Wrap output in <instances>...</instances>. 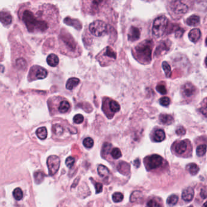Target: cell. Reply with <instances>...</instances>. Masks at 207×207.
Returning a JSON list of instances; mask_svg holds the SVG:
<instances>
[{
    "mask_svg": "<svg viewBox=\"0 0 207 207\" xmlns=\"http://www.w3.org/2000/svg\"><path fill=\"white\" fill-rule=\"evenodd\" d=\"M179 197L176 194H172L170 195L167 201V203L169 206H174L178 202Z\"/></svg>",
    "mask_w": 207,
    "mask_h": 207,
    "instance_id": "cell-29",
    "label": "cell"
},
{
    "mask_svg": "<svg viewBox=\"0 0 207 207\" xmlns=\"http://www.w3.org/2000/svg\"><path fill=\"white\" fill-rule=\"evenodd\" d=\"M16 64H17V66L20 69L25 68L26 67V65H27L26 60H24L23 58H20V59H18V60H17Z\"/></svg>",
    "mask_w": 207,
    "mask_h": 207,
    "instance_id": "cell-41",
    "label": "cell"
},
{
    "mask_svg": "<svg viewBox=\"0 0 207 207\" xmlns=\"http://www.w3.org/2000/svg\"><path fill=\"white\" fill-rule=\"evenodd\" d=\"M195 92V88L191 83H185L182 88V92L183 96L190 97L193 96Z\"/></svg>",
    "mask_w": 207,
    "mask_h": 207,
    "instance_id": "cell-11",
    "label": "cell"
},
{
    "mask_svg": "<svg viewBox=\"0 0 207 207\" xmlns=\"http://www.w3.org/2000/svg\"><path fill=\"white\" fill-rule=\"evenodd\" d=\"M75 159L72 157H68L66 160V165L69 168H71L75 163Z\"/></svg>",
    "mask_w": 207,
    "mask_h": 207,
    "instance_id": "cell-43",
    "label": "cell"
},
{
    "mask_svg": "<svg viewBox=\"0 0 207 207\" xmlns=\"http://www.w3.org/2000/svg\"><path fill=\"white\" fill-rule=\"evenodd\" d=\"M159 103L163 106H168L170 104L171 100L169 97H163L159 100Z\"/></svg>",
    "mask_w": 207,
    "mask_h": 207,
    "instance_id": "cell-38",
    "label": "cell"
},
{
    "mask_svg": "<svg viewBox=\"0 0 207 207\" xmlns=\"http://www.w3.org/2000/svg\"><path fill=\"white\" fill-rule=\"evenodd\" d=\"M35 181L37 184L41 183L45 178V174L41 171H37L34 174Z\"/></svg>",
    "mask_w": 207,
    "mask_h": 207,
    "instance_id": "cell-33",
    "label": "cell"
},
{
    "mask_svg": "<svg viewBox=\"0 0 207 207\" xmlns=\"http://www.w3.org/2000/svg\"><path fill=\"white\" fill-rule=\"evenodd\" d=\"M13 195H14V198L17 201L21 200L23 197V193L22 190L19 188H15L13 191Z\"/></svg>",
    "mask_w": 207,
    "mask_h": 207,
    "instance_id": "cell-31",
    "label": "cell"
},
{
    "mask_svg": "<svg viewBox=\"0 0 207 207\" xmlns=\"http://www.w3.org/2000/svg\"><path fill=\"white\" fill-rule=\"evenodd\" d=\"M95 187V190H96V193H100L103 191V185L100 183L99 182H95L94 183Z\"/></svg>",
    "mask_w": 207,
    "mask_h": 207,
    "instance_id": "cell-46",
    "label": "cell"
},
{
    "mask_svg": "<svg viewBox=\"0 0 207 207\" xmlns=\"http://www.w3.org/2000/svg\"><path fill=\"white\" fill-rule=\"evenodd\" d=\"M19 18L30 33H46L57 26L58 12L55 6L43 4L38 8L24 7L19 10Z\"/></svg>",
    "mask_w": 207,
    "mask_h": 207,
    "instance_id": "cell-1",
    "label": "cell"
},
{
    "mask_svg": "<svg viewBox=\"0 0 207 207\" xmlns=\"http://www.w3.org/2000/svg\"><path fill=\"white\" fill-rule=\"evenodd\" d=\"M168 23V18L164 15L160 16L156 18L152 28V33L153 36L156 38L162 37L167 30Z\"/></svg>",
    "mask_w": 207,
    "mask_h": 207,
    "instance_id": "cell-3",
    "label": "cell"
},
{
    "mask_svg": "<svg viewBox=\"0 0 207 207\" xmlns=\"http://www.w3.org/2000/svg\"><path fill=\"white\" fill-rule=\"evenodd\" d=\"M61 41L64 47H66L71 52H75L77 49V44L69 34H62L61 35Z\"/></svg>",
    "mask_w": 207,
    "mask_h": 207,
    "instance_id": "cell-9",
    "label": "cell"
},
{
    "mask_svg": "<svg viewBox=\"0 0 207 207\" xmlns=\"http://www.w3.org/2000/svg\"><path fill=\"white\" fill-rule=\"evenodd\" d=\"M64 21L66 24L69 26H72L78 30L82 29V27L81 23L77 19H74L71 18L70 17H67L64 19Z\"/></svg>",
    "mask_w": 207,
    "mask_h": 207,
    "instance_id": "cell-19",
    "label": "cell"
},
{
    "mask_svg": "<svg viewBox=\"0 0 207 207\" xmlns=\"http://www.w3.org/2000/svg\"><path fill=\"white\" fill-rule=\"evenodd\" d=\"M31 77L35 80L44 79L48 76V71L46 69L38 66H34L31 68L30 73Z\"/></svg>",
    "mask_w": 207,
    "mask_h": 207,
    "instance_id": "cell-8",
    "label": "cell"
},
{
    "mask_svg": "<svg viewBox=\"0 0 207 207\" xmlns=\"http://www.w3.org/2000/svg\"><path fill=\"white\" fill-rule=\"evenodd\" d=\"M47 63L51 67H56L59 63V58L56 54L51 53L47 58Z\"/></svg>",
    "mask_w": 207,
    "mask_h": 207,
    "instance_id": "cell-20",
    "label": "cell"
},
{
    "mask_svg": "<svg viewBox=\"0 0 207 207\" xmlns=\"http://www.w3.org/2000/svg\"><path fill=\"white\" fill-rule=\"evenodd\" d=\"M156 90L158 92L162 95H165L167 92V90L165 88V86L163 84H159L156 87Z\"/></svg>",
    "mask_w": 207,
    "mask_h": 207,
    "instance_id": "cell-42",
    "label": "cell"
},
{
    "mask_svg": "<svg viewBox=\"0 0 207 207\" xmlns=\"http://www.w3.org/2000/svg\"><path fill=\"white\" fill-rule=\"evenodd\" d=\"M36 134L37 137L41 140H45L48 136V131L45 127H41L38 128Z\"/></svg>",
    "mask_w": 207,
    "mask_h": 207,
    "instance_id": "cell-26",
    "label": "cell"
},
{
    "mask_svg": "<svg viewBox=\"0 0 207 207\" xmlns=\"http://www.w3.org/2000/svg\"><path fill=\"white\" fill-rule=\"evenodd\" d=\"M70 108V104L66 100H63L61 102L58 107V111L60 113H67Z\"/></svg>",
    "mask_w": 207,
    "mask_h": 207,
    "instance_id": "cell-25",
    "label": "cell"
},
{
    "mask_svg": "<svg viewBox=\"0 0 207 207\" xmlns=\"http://www.w3.org/2000/svg\"><path fill=\"white\" fill-rule=\"evenodd\" d=\"M140 37V31L138 27L131 26L129 29L128 38L130 41H135L138 40Z\"/></svg>",
    "mask_w": 207,
    "mask_h": 207,
    "instance_id": "cell-14",
    "label": "cell"
},
{
    "mask_svg": "<svg viewBox=\"0 0 207 207\" xmlns=\"http://www.w3.org/2000/svg\"><path fill=\"white\" fill-rule=\"evenodd\" d=\"M83 144L86 148H91L94 145V140L91 137H87L84 139Z\"/></svg>",
    "mask_w": 207,
    "mask_h": 207,
    "instance_id": "cell-36",
    "label": "cell"
},
{
    "mask_svg": "<svg viewBox=\"0 0 207 207\" xmlns=\"http://www.w3.org/2000/svg\"><path fill=\"white\" fill-rule=\"evenodd\" d=\"M200 17L198 15H193L188 17L186 20V23L190 26H195L200 23Z\"/></svg>",
    "mask_w": 207,
    "mask_h": 207,
    "instance_id": "cell-21",
    "label": "cell"
},
{
    "mask_svg": "<svg viewBox=\"0 0 207 207\" xmlns=\"http://www.w3.org/2000/svg\"><path fill=\"white\" fill-rule=\"evenodd\" d=\"M0 21L6 26L10 25L12 22V17L7 11L0 12Z\"/></svg>",
    "mask_w": 207,
    "mask_h": 207,
    "instance_id": "cell-16",
    "label": "cell"
},
{
    "mask_svg": "<svg viewBox=\"0 0 207 207\" xmlns=\"http://www.w3.org/2000/svg\"><path fill=\"white\" fill-rule=\"evenodd\" d=\"M110 109L113 113H117L120 110V106L118 103L115 100H111L110 102Z\"/></svg>",
    "mask_w": 207,
    "mask_h": 207,
    "instance_id": "cell-28",
    "label": "cell"
},
{
    "mask_svg": "<svg viewBox=\"0 0 207 207\" xmlns=\"http://www.w3.org/2000/svg\"><path fill=\"white\" fill-rule=\"evenodd\" d=\"M171 45V43L169 40H165L161 41L158 46L157 47L154 54L156 56H160L163 53H165L169 50L170 46Z\"/></svg>",
    "mask_w": 207,
    "mask_h": 207,
    "instance_id": "cell-10",
    "label": "cell"
},
{
    "mask_svg": "<svg viewBox=\"0 0 207 207\" xmlns=\"http://www.w3.org/2000/svg\"><path fill=\"white\" fill-rule=\"evenodd\" d=\"M176 133L178 136H183L186 134V129L182 126H178L176 129Z\"/></svg>",
    "mask_w": 207,
    "mask_h": 207,
    "instance_id": "cell-44",
    "label": "cell"
},
{
    "mask_svg": "<svg viewBox=\"0 0 207 207\" xmlns=\"http://www.w3.org/2000/svg\"><path fill=\"white\" fill-rule=\"evenodd\" d=\"M73 120H74V122L76 124H80L84 120V117L80 114H77L74 117Z\"/></svg>",
    "mask_w": 207,
    "mask_h": 207,
    "instance_id": "cell-40",
    "label": "cell"
},
{
    "mask_svg": "<svg viewBox=\"0 0 207 207\" xmlns=\"http://www.w3.org/2000/svg\"><path fill=\"white\" fill-rule=\"evenodd\" d=\"M141 194V192L140 191H134L133 192V193L131 194V202H135L139 198H140V195Z\"/></svg>",
    "mask_w": 207,
    "mask_h": 207,
    "instance_id": "cell-45",
    "label": "cell"
},
{
    "mask_svg": "<svg viewBox=\"0 0 207 207\" xmlns=\"http://www.w3.org/2000/svg\"><path fill=\"white\" fill-rule=\"evenodd\" d=\"M146 205L148 206H161V205H160L154 199H151L148 202Z\"/></svg>",
    "mask_w": 207,
    "mask_h": 207,
    "instance_id": "cell-47",
    "label": "cell"
},
{
    "mask_svg": "<svg viewBox=\"0 0 207 207\" xmlns=\"http://www.w3.org/2000/svg\"><path fill=\"white\" fill-rule=\"evenodd\" d=\"M111 146H112V145L110 144H109V143L104 144L103 148H102V154H105V155L108 154L109 152H110Z\"/></svg>",
    "mask_w": 207,
    "mask_h": 207,
    "instance_id": "cell-39",
    "label": "cell"
},
{
    "mask_svg": "<svg viewBox=\"0 0 207 207\" xmlns=\"http://www.w3.org/2000/svg\"><path fill=\"white\" fill-rule=\"evenodd\" d=\"M134 165L136 166V167L138 168L140 167V160L138 159H137L136 160H134Z\"/></svg>",
    "mask_w": 207,
    "mask_h": 207,
    "instance_id": "cell-51",
    "label": "cell"
},
{
    "mask_svg": "<svg viewBox=\"0 0 207 207\" xmlns=\"http://www.w3.org/2000/svg\"><path fill=\"white\" fill-rule=\"evenodd\" d=\"M103 0H92V6L95 7V8H97L103 2Z\"/></svg>",
    "mask_w": 207,
    "mask_h": 207,
    "instance_id": "cell-48",
    "label": "cell"
},
{
    "mask_svg": "<svg viewBox=\"0 0 207 207\" xmlns=\"http://www.w3.org/2000/svg\"><path fill=\"white\" fill-rule=\"evenodd\" d=\"M144 1H147V2H151V1H154V0H144Z\"/></svg>",
    "mask_w": 207,
    "mask_h": 207,
    "instance_id": "cell-52",
    "label": "cell"
},
{
    "mask_svg": "<svg viewBox=\"0 0 207 207\" xmlns=\"http://www.w3.org/2000/svg\"><path fill=\"white\" fill-rule=\"evenodd\" d=\"M171 9L174 15H182L188 11V7L180 0H174L171 4Z\"/></svg>",
    "mask_w": 207,
    "mask_h": 207,
    "instance_id": "cell-7",
    "label": "cell"
},
{
    "mask_svg": "<svg viewBox=\"0 0 207 207\" xmlns=\"http://www.w3.org/2000/svg\"><path fill=\"white\" fill-rule=\"evenodd\" d=\"M159 119L161 123L165 125H170L173 122V117L168 114H161Z\"/></svg>",
    "mask_w": 207,
    "mask_h": 207,
    "instance_id": "cell-24",
    "label": "cell"
},
{
    "mask_svg": "<svg viewBox=\"0 0 207 207\" xmlns=\"http://www.w3.org/2000/svg\"><path fill=\"white\" fill-rule=\"evenodd\" d=\"M91 33L95 37H101L105 35L107 31L106 24L100 20H97L89 25Z\"/></svg>",
    "mask_w": 207,
    "mask_h": 207,
    "instance_id": "cell-4",
    "label": "cell"
},
{
    "mask_svg": "<svg viewBox=\"0 0 207 207\" xmlns=\"http://www.w3.org/2000/svg\"><path fill=\"white\" fill-rule=\"evenodd\" d=\"M97 171L99 174V176H101L102 177L107 178L109 176H110V170L108 169V168L106 167L103 165H100L99 167H98Z\"/></svg>",
    "mask_w": 207,
    "mask_h": 207,
    "instance_id": "cell-22",
    "label": "cell"
},
{
    "mask_svg": "<svg viewBox=\"0 0 207 207\" xmlns=\"http://www.w3.org/2000/svg\"><path fill=\"white\" fill-rule=\"evenodd\" d=\"M152 41L145 40L136 46L135 57L141 63H148L151 60Z\"/></svg>",
    "mask_w": 207,
    "mask_h": 207,
    "instance_id": "cell-2",
    "label": "cell"
},
{
    "mask_svg": "<svg viewBox=\"0 0 207 207\" xmlns=\"http://www.w3.org/2000/svg\"><path fill=\"white\" fill-rule=\"evenodd\" d=\"M188 141L187 140H182L178 141L176 144L174 146V150L177 154L182 155L187 151L188 147Z\"/></svg>",
    "mask_w": 207,
    "mask_h": 207,
    "instance_id": "cell-12",
    "label": "cell"
},
{
    "mask_svg": "<svg viewBox=\"0 0 207 207\" xmlns=\"http://www.w3.org/2000/svg\"><path fill=\"white\" fill-rule=\"evenodd\" d=\"M111 155L114 159H118L122 157V152L119 148H115L111 151Z\"/></svg>",
    "mask_w": 207,
    "mask_h": 207,
    "instance_id": "cell-35",
    "label": "cell"
},
{
    "mask_svg": "<svg viewBox=\"0 0 207 207\" xmlns=\"http://www.w3.org/2000/svg\"><path fill=\"white\" fill-rule=\"evenodd\" d=\"M200 195L201 196V198H203V199H205L206 198V188H202L201 190Z\"/></svg>",
    "mask_w": 207,
    "mask_h": 207,
    "instance_id": "cell-49",
    "label": "cell"
},
{
    "mask_svg": "<svg viewBox=\"0 0 207 207\" xmlns=\"http://www.w3.org/2000/svg\"><path fill=\"white\" fill-rule=\"evenodd\" d=\"M53 131L57 135H61L63 133V128L60 125H55L53 126Z\"/></svg>",
    "mask_w": 207,
    "mask_h": 207,
    "instance_id": "cell-37",
    "label": "cell"
},
{
    "mask_svg": "<svg viewBox=\"0 0 207 207\" xmlns=\"http://www.w3.org/2000/svg\"><path fill=\"white\" fill-rule=\"evenodd\" d=\"M206 152V145H199L196 149V153L199 157L203 156Z\"/></svg>",
    "mask_w": 207,
    "mask_h": 207,
    "instance_id": "cell-32",
    "label": "cell"
},
{
    "mask_svg": "<svg viewBox=\"0 0 207 207\" xmlns=\"http://www.w3.org/2000/svg\"><path fill=\"white\" fill-rule=\"evenodd\" d=\"M98 57H101V58H104L105 57L108 58L110 60H115L117 57L116 53L113 50V49L110 47H106L104 50L99 53Z\"/></svg>",
    "mask_w": 207,
    "mask_h": 207,
    "instance_id": "cell-13",
    "label": "cell"
},
{
    "mask_svg": "<svg viewBox=\"0 0 207 207\" xmlns=\"http://www.w3.org/2000/svg\"><path fill=\"white\" fill-rule=\"evenodd\" d=\"M162 68L165 72L167 77H170L171 75V68L167 61H163L162 63Z\"/></svg>",
    "mask_w": 207,
    "mask_h": 207,
    "instance_id": "cell-30",
    "label": "cell"
},
{
    "mask_svg": "<svg viewBox=\"0 0 207 207\" xmlns=\"http://www.w3.org/2000/svg\"><path fill=\"white\" fill-rule=\"evenodd\" d=\"M80 80L77 78L72 77L69 79L66 83V88L69 90H72L80 83Z\"/></svg>",
    "mask_w": 207,
    "mask_h": 207,
    "instance_id": "cell-23",
    "label": "cell"
},
{
    "mask_svg": "<svg viewBox=\"0 0 207 207\" xmlns=\"http://www.w3.org/2000/svg\"><path fill=\"white\" fill-rule=\"evenodd\" d=\"M187 169L189 172L193 176H195L197 174L199 171V167L195 163H190L187 166Z\"/></svg>",
    "mask_w": 207,
    "mask_h": 207,
    "instance_id": "cell-27",
    "label": "cell"
},
{
    "mask_svg": "<svg viewBox=\"0 0 207 207\" xmlns=\"http://www.w3.org/2000/svg\"><path fill=\"white\" fill-rule=\"evenodd\" d=\"M201 37V32L199 29H192L188 34L189 39L193 43L197 42Z\"/></svg>",
    "mask_w": 207,
    "mask_h": 207,
    "instance_id": "cell-17",
    "label": "cell"
},
{
    "mask_svg": "<svg viewBox=\"0 0 207 207\" xmlns=\"http://www.w3.org/2000/svg\"><path fill=\"white\" fill-rule=\"evenodd\" d=\"M165 133L164 131L162 129H157L154 133L153 139L156 142H161V141L165 140Z\"/></svg>",
    "mask_w": 207,
    "mask_h": 207,
    "instance_id": "cell-18",
    "label": "cell"
},
{
    "mask_svg": "<svg viewBox=\"0 0 207 207\" xmlns=\"http://www.w3.org/2000/svg\"><path fill=\"white\" fill-rule=\"evenodd\" d=\"M183 29H179V30H177L176 31V37H180L182 35H183Z\"/></svg>",
    "mask_w": 207,
    "mask_h": 207,
    "instance_id": "cell-50",
    "label": "cell"
},
{
    "mask_svg": "<svg viewBox=\"0 0 207 207\" xmlns=\"http://www.w3.org/2000/svg\"><path fill=\"white\" fill-rule=\"evenodd\" d=\"M163 159L159 155L154 154L146 159V166L148 170L159 168L163 163Z\"/></svg>",
    "mask_w": 207,
    "mask_h": 207,
    "instance_id": "cell-6",
    "label": "cell"
},
{
    "mask_svg": "<svg viewBox=\"0 0 207 207\" xmlns=\"http://www.w3.org/2000/svg\"><path fill=\"white\" fill-rule=\"evenodd\" d=\"M47 165L49 169V174L50 176H53L59 169L60 165V158L56 155L49 156L47 160Z\"/></svg>",
    "mask_w": 207,
    "mask_h": 207,
    "instance_id": "cell-5",
    "label": "cell"
},
{
    "mask_svg": "<svg viewBox=\"0 0 207 207\" xmlns=\"http://www.w3.org/2000/svg\"><path fill=\"white\" fill-rule=\"evenodd\" d=\"M123 194L119 192H116L113 195V201L115 202H120L123 200Z\"/></svg>",
    "mask_w": 207,
    "mask_h": 207,
    "instance_id": "cell-34",
    "label": "cell"
},
{
    "mask_svg": "<svg viewBox=\"0 0 207 207\" xmlns=\"http://www.w3.org/2000/svg\"><path fill=\"white\" fill-rule=\"evenodd\" d=\"M194 195V189L191 187H188L183 190L182 194V198L185 202H190L191 201Z\"/></svg>",
    "mask_w": 207,
    "mask_h": 207,
    "instance_id": "cell-15",
    "label": "cell"
}]
</instances>
